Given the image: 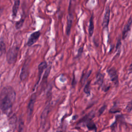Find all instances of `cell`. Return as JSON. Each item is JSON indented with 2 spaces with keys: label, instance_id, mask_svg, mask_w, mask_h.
Instances as JSON below:
<instances>
[{
  "label": "cell",
  "instance_id": "1",
  "mask_svg": "<svg viewBox=\"0 0 132 132\" xmlns=\"http://www.w3.org/2000/svg\"><path fill=\"white\" fill-rule=\"evenodd\" d=\"M16 93L11 86L4 87L0 92V109L4 114L10 112L15 101Z\"/></svg>",
  "mask_w": 132,
  "mask_h": 132
},
{
  "label": "cell",
  "instance_id": "2",
  "mask_svg": "<svg viewBox=\"0 0 132 132\" xmlns=\"http://www.w3.org/2000/svg\"><path fill=\"white\" fill-rule=\"evenodd\" d=\"M19 51L18 47L14 46L8 51L6 54V60L9 64H13L16 63Z\"/></svg>",
  "mask_w": 132,
  "mask_h": 132
},
{
  "label": "cell",
  "instance_id": "3",
  "mask_svg": "<svg viewBox=\"0 0 132 132\" xmlns=\"http://www.w3.org/2000/svg\"><path fill=\"white\" fill-rule=\"evenodd\" d=\"M36 99V95L35 94H33L31 97V99L28 107V118L29 121L31 120L30 119L31 118V117L32 116L33 112L34 111Z\"/></svg>",
  "mask_w": 132,
  "mask_h": 132
},
{
  "label": "cell",
  "instance_id": "4",
  "mask_svg": "<svg viewBox=\"0 0 132 132\" xmlns=\"http://www.w3.org/2000/svg\"><path fill=\"white\" fill-rule=\"evenodd\" d=\"M108 75L111 80V81L115 84V85H118L119 80L118 76L116 69L115 68H111L107 71Z\"/></svg>",
  "mask_w": 132,
  "mask_h": 132
},
{
  "label": "cell",
  "instance_id": "5",
  "mask_svg": "<svg viewBox=\"0 0 132 132\" xmlns=\"http://www.w3.org/2000/svg\"><path fill=\"white\" fill-rule=\"evenodd\" d=\"M40 31L35 32L33 33H32L28 40V41L27 42V46L29 47H31L33 46L35 42H37V41L38 40L40 36Z\"/></svg>",
  "mask_w": 132,
  "mask_h": 132
},
{
  "label": "cell",
  "instance_id": "6",
  "mask_svg": "<svg viewBox=\"0 0 132 132\" xmlns=\"http://www.w3.org/2000/svg\"><path fill=\"white\" fill-rule=\"evenodd\" d=\"M110 10L109 7L108 6L106 10L103 20L102 23V26L104 29L108 28L109 20H110Z\"/></svg>",
  "mask_w": 132,
  "mask_h": 132
},
{
  "label": "cell",
  "instance_id": "7",
  "mask_svg": "<svg viewBox=\"0 0 132 132\" xmlns=\"http://www.w3.org/2000/svg\"><path fill=\"white\" fill-rule=\"evenodd\" d=\"M29 61H26L23 64L21 72L20 73V79L21 81H24L27 78L29 74Z\"/></svg>",
  "mask_w": 132,
  "mask_h": 132
},
{
  "label": "cell",
  "instance_id": "8",
  "mask_svg": "<svg viewBox=\"0 0 132 132\" xmlns=\"http://www.w3.org/2000/svg\"><path fill=\"white\" fill-rule=\"evenodd\" d=\"M47 63L46 62V61H42L41 62L38 66V72H39V73H38V75H39V77H38V80L37 81V84H36V85L35 86V87H37V86H38V85L39 84V81L40 80V78H41V75L43 72V71L47 68Z\"/></svg>",
  "mask_w": 132,
  "mask_h": 132
},
{
  "label": "cell",
  "instance_id": "9",
  "mask_svg": "<svg viewBox=\"0 0 132 132\" xmlns=\"http://www.w3.org/2000/svg\"><path fill=\"white\" fill-rule=\"evenodd\" d=\"M132 24V18H130L129 20L128 21L127 24L125 25L124 29H123V39H125V38L127 37V35H128V33L129 32L130 29V27Z\"/></svg>",
  "mask_w": 132,
  "mask_h": 132
},
{
  "label": "cell",
  "instance_id": "10",
  "mask_svg": "<svg viewBox=\"0 0 132 132\" xmlns=\"http://www.w3.org/2000/svg\"><path fill=\"white\" fill-rule=\"evenodd\" d=\"M73 15L72 14L70 13V12H69L68 17V24H67V35L68 36L70 34V31H71V27L73 23Z\"/></svg>",
  "mask_w": 132,
  "mask_h": 132
},
{
  "label": "cell",
  "instance_id": "11",
  "mask_svg": "<svg viewBox=\"0 0 132 132\" xmlns=\"http://www.w3.org/2000/svg\"><path fill=\"white\" fill-rule=\"evenodd\" d=\"M104 82V75L100 72H99L96 75L95 84L98 85L99 87H101Z\"/></svg>",
  "mask_w": 132,
  "mask_h": 132
},
{
  "label": "cell",
  "instance_id": "12",
  "mask_svg": "<svg viewBox=\"0 0 132 132\" xmlns=\"http://www.w3.org/2000/svg\"><path fill=\"white\" fill-rule=\"evenodd\" d=\"M20 4V0H14V4L13 7V16L14 17H16L17 15Z\"/></svg>",
  "mask_w": 132,
  "mask_h": 132
},
{
  "label": "cell",
  "instance_id": "13",
  "mask_svg": "<svg viewBox=\"0 0 132 132\" xmlns=\"http://www.w3.org/2000/svg\"><path fill=\"white\" fill-rule=\"evenodd\" d=\"M94 32V22H93V15H92L90 18L89 26V34L90 36H92Z\"/></svg>",
  "mask_w": 132,
  "mask_h": 132
},
{
  "label": "cell",
  "instance_id": "14",
  "mask_svg": "<svg viewBox=\"0 0 132 132\" xmlns=\"http://www.w3.org/2000/svg\"><path fill=\"white\" fill-rule=\"evenodd\" d=\"M49 106L47 107V108H46L44 110V111H43L42 113V115H41V121H42V124H45V120L47 118V117L48 115V113L49 112Z\"/></svg>",
  "mask_w": 132,
  "mask_h": 132
},
{
  "label": "cell",
  "instance_id": "15",
  "mask_svg": "<svg viewBox=\"0 0 132 132\" xmlns=\"http://www.w3.org/2000/svg\"><path fill=\"white\" fill-rule=\"evenodd\" d=\"M6 52V45L3 41H0V53L3 54Z\"/></svg>",
  "mask_w": 132,
  "mask_h": 132
},
{
  "label": "cell",
  "instance_id": "16",
  "mask_svg": "<svg viewBox=\"0 0 132 132\" xmlns=\"http://www.w3.org/2000/svg\"><path fill=\"white\" fill-rule=\"evenodd\" d=\"M84 91L87 95H90V81H89L86 85V86L84 88Z\"/></svg>",
  "mask_w": 132,
  "mask_h": 132
},
{
  "label": "cell",
  "instance_id": "17",
  "mask_svg": "<svg viewBox=\"0 0 132 132\" xmlns=\"http://www.w3.org/2000/svg\"><path fill=\"white\" fill-rule=\"evenodd\" d=\"M87 127L89 130H96V127L95 125V124L91 121H89L88 122L87 124Z\"/></svg>",
  "mask_w": 132,
  "mask_h": 132
},
{
  "label": "cell",
  "instance_id": "18",
  "mask_svg": "<svg viewBox=\"0 0 132 132\" xmlns=\"http://www.w3.org/2000/svg\"><path fill=\"white\" fill-rule=\"evenodd\" d=\"M24 19L22 18L20 21H18L16 23L15 27H16V28L17 30H19V29H20L22 27L23 23H24Z\"/></svg>",
  "mask_w": 132,
  "mask_h": 132
},
{
  "label": "cell",
  "instance_id": "19",
  "mask_svg": "<svg viewBox=\"0 0 132 132\" xmlns=\"http://www.w3.org/2000/svg\"><path fill=\"white\" fill-rule=\"evenodd\" d=\"M91 73V71H90L89 72H88V73H86L85 75H83L82 78V83L84 84L85 82H86V81L87 80V79L88 78V77L90 76V74Z\"/></svg>",
  "mask_w": 132,
  "mask_h": 132
},
{
  "label": "cell",
  "instance_id": "20",
  "mask_svg": "<svg viewBox=\"0 0 132 132\" xmlns=\"http://www.w3.org/2000/svg\"><path fill=\"white\" fill-rule=\"evenodd\" d=\"M106 107H107V106L106 105H104V106H103L100 109H99V116H100L103 113V112L105 111V110L106 109Z\"/></svg>",
  "mask_w": 132,
  "mask_h": 132
},
{
  "label": "cell",
  "instance_id": "21",
  "mask_svg": "<svg viewBox=\"0 0 132 132\" xmlns=\"http://www.w3.org/2000/svg\"><path fill=\"white\" fill-rule=\"evenodd\" d=\"M129 71L130 72H132V64L130 65L129 68Z\"/></svg>",
  "mask_w": 132,
  "mask_h": 132
}]
</instances>
